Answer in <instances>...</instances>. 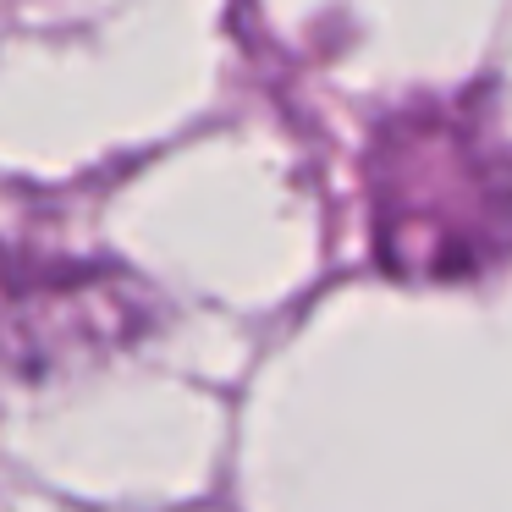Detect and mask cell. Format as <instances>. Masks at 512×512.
Masks as SVG:
<instances>
[{"instance_id":"obj_1","label":"cell","mask_w":512,"mask_h":512,"mask_svg":"<svg viewBox=\"0 0 512 512\" xmlns=\"http://www.w3.org/2000/svg\"><path fill=\"white\" fill-rule=\"evenodd\" d=\"M160 320L155 287L72 248L0 243V397L89 375Z\"/></svg>"}]
</instances>
